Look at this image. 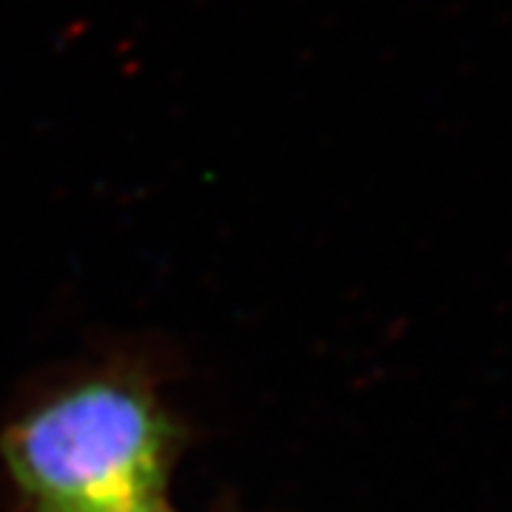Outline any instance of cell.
Masks as SVG:
<instances>
[{"mask_svg":"<svg viewBox=\"0 0 512 512\" xmlns=\"http://www.w3.org/2000/svg\"><path fill=\"white\" fill-rule=\"evenodd\" d=\"M171 430L143 387L97 376L29 407L3 461L35 512H137L160 501Z\"/></svg>","mask_w":512,"mask_h":512,"instance_id":"6da1fadb","label":"cell"},{"mask_svg":"<svg viewBox=\"0 0 512 512\" xmlns=\"http://www.w3.org/2000/svg\"><path fill=\"white\" fill-rule=\"evenodd\" d=\"M137 512H171L168 507H163L160 501H154V504H148V507H143V510H137Z\"/></svg>","mask_w":512,"mask_h":512,"instance_id":"7a4b0ae2","label":"cell"}]
</instances>
